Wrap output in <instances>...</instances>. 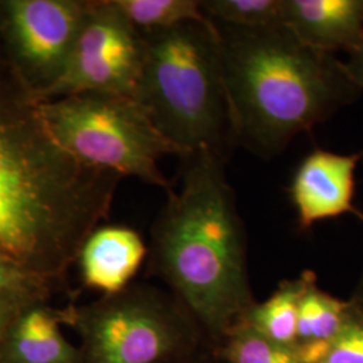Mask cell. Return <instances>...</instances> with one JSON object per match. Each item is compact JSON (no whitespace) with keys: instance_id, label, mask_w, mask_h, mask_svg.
<instances>
[{"instance_id":"1","label":"cell","mask_w":363,"mask_h":363,"mask_svg":"<svg viewBox=\"0 0 363 363\" xmlns=\"http://www.w3.org/2000/svg\"><path fill=\"white\" fill-rule=\"evenodd\" d=\"M120 179L55 140L0 52V256L62 289L82 244L108 218Z\"/></svg>"},{"instance_id":"2","label":"cell","mask_w":363,"mask_h":363,"mask_svg":"<svg viewBox=\"0 0 363 363\" xmlns=\"http://www.w3.org/2000/svg\"><path fill=\"white\" fill-rule=\"evenodd\" d=\"M181 160V187L167 191L151 228L148 273L166 284L214 347L256 303L247 233L226 178L228 160L208 151Z\"/></svg>"},{"instance_id":"3","label":"cell","mask_w":363,"mask_h":363,"mask_svg":"<svg viewBox=\"0 0 363 363\" xmlns=\"http://www.w3.org/2000/svg\"><path fill=\"white\" fill-rule=\"evenodd\" d=\"M214 25L235 147L259 157L279 155L362 93L343 61L308 46L284 25Z\"/></svg>"},{"instance_id":"4","label":"cell","mask_w":363,"mask_h":363,"mask_svg":"<svg viewBox=\"0 0 363 363\" xmlns=\"http://www.w3.org/2000/svg\"><path fill=\"white\" fill-rule=\"evenodd\" d=\"M143 72L135 99L182 156L233 150L220 35L210 19L144 35Z\"/></svg>"},{"instance_id":"5","label":"cell","mask_w":363,"mask_h":363,"mask_svg":"<svg viewBox=\"0 0 363 363\" xmlns=\"http://www.w3.org/2000/svg\"><path fill=\"white\" fill-rule=\"evenodd\" d=\"M82 363H177L210 346L167 289L133 283L124 291L62 308Z\"/></svg>"},{"instance_id":"6","label":"cell","mask_w":363,"mask_h":363,"mask_svg":"<svg viewBox=\"0 0 363 363\" xmlns=\"http://www.w3.org/2000/svg\"><path fill=\"white\" fill-rule=\"evenodd\" d=\"M43 120L55 140L81 163L172 189L160 159L181 157L156 128L142 104L127 96L85 93L40 101Z\"/></svg>"},{"instance_id":"7","label":"cell","mask_w":363,"mask_h":363,"mask_svg":"<svg viewBox=\"0 0 363 363\" xmlns=\"http://www.w3.org/2000/svg\"><path fill=\"white\" fill-rule=\"evenodd\" d=\"M145 39L113 0H86L74 49L64 73L40 101L97 93L136 96L142 77Z\"/></svg>"},{"instance_id":"8","label":"cell","mask_w":363,"mask_h":363,"mask_svg":"<svg viewBox=\"0 0 363 363\" xmlns=\"http://www.w3.org/2000/svg\"><path fill=\"white\" fill-rule=\"evenodd\" d=\"M85 10L86 0H0V52L38 101L64 73Z\"/></svg>"},{"instance_id":"9","label":"cell","mask_w":363,"mask_h":363,"mask_svg":"<svg viewBox=\"0 0 363 363\" xmlns=\"http://www.w3.org/2000/svg\"><path fill=\"white\" fill-rule=\"evenodd\" d=\"M362 152L343 155L316 148L300 162L289 184V198L300 230L345 214L363 218L354 206L355 171Z\"/></svg>"},{"instance_id":"10","label":"cell","mask_w":363,"mask_h":363,"mask_svg":"<svg viewBox=\"0 0 363 363\" xmlns=\"http://www.w3.org/2000/svg\"><path fill=\"white\" fill-rule=\"evenodd\" d=\"M147 259L148 247L138 230L125 225H103L88 235L76 264L82 286L109 296L133 284Z\"/></svg>"},{"instance_id":"11","label":"cell","mask_w":363,"mask_h":363,"mask_svg":"<svg viewBox=\"0 0 363 363\" xmlns=\"http://www.w3.org/2000/svg\"><path fill=\"white\" fill-rule=\"evenodd\" d=\"M284 26L313 49L350 54L363 43V0H284Z\"/></svg>"},{"instance_id":"12","label":"cell","mask_w":363,"mask_h":363,"mask_svg":"<svg viewBox=\"0 0 363 363\" xmlns=\"http://www.w3.org/2000/svg\"><path fill=\"white\" fill-rule=\"evenodd\" d=\"M62 308L34 301L16 315L4 337L0 363H82L78 345L66 337Z\"/></svg>"},{"instance_id":"13","label":"cell","mask_w":363,"mask_h":363,"mask_svg":"<svg viewBox=\"0 0 363 363\" xmlns=\"http://www.w3.org/2000/svg\"><path fill=\"white\" fill-rule=\"evenodd\" d=\"M316 279V273L304 271L295 279L283 280L269 298L255 303L242 323L277 343L295 346L300 301L308 286Z\"/></svg>"},{"instance_id":"14","label":"cell","mask_w":363,"mask_h":363,"mask_svg":"<svg viewBox=\"0 0 363 363\" xmlns=\"http://www.w3.org/2000/svg\"><path fill=\"white\" fill-rule=\"evenodd\" d=\"M349 308V300H340L323 291L318 279L312 281L298 307L296 345L330 346L345 325Z\"/></svg>"},{"instance_id":"15","label":"cell","mask_w":363,"mask_h":363,"mask_svg":"<svg viewBox=\"0 0 363 363\" xmlns=\"http://www.w3.org/2000/svg\"><path fill=\"white\" fill-rule=\"evenodd\" d=\"M117 9L143 35L208 18L199 0H113Z\"/></svg>"},{"instance_id":"16","label":"cell","mask_w":363,"mask_h":363,"mask_svg":"<svg viewBox=\"0 0 363 363\" xmlns=\"http://www.w3.org/2000/svg\"><path fill=\"white\" fill-rule=\"evenodd\" d=\"M213 349L225 363H304L295 346L271 340L245 323L234 327Z\"/></svg>"},{"instance_id":"17","label":"cell","mask_w":363,"mask_h":363,"mask_svg":"<svg viewBox=\"0 0 363 363\" xmlns=\"http://www.w3.org/2000/svg\"><path fill=\"white\" fill-rule=\"evenodd\" d=\"M201 9L211 22L228 26L284 25V0H202Z\"/></svg>"},{"instance_id":"18","label":"cell","mask_w":363,"mask_h":363,"mask_svg":"<svg viewBox=\"0 0 363 363\" xmlns=\"http://www.w3.org/2000/svg\"><path fill=\"white\" fill-rule=\"evenodd\" d=\"M60 288L25 272L0 256V298L18 303L50 301Z\"/></svg>"},{"instance_id":"19","label":"cell","mask_w":363,"mask_h":363,"mask_svg":"<svg viewBox=\"0 0 363 363\" xmlns=\"http://www.w3.org/2000/svg\"><path fill=\"white\" fill-rule=\"evenodd\" d=\"M345 325L328 346L320 363H363V308L352 303Z\"/></svg>"},{"instance_id":"20","label":"cell","mask_w":363,"mask_h":363,"mask_svg":"<svg viewBox=\"0 0 363 363\" xmlns=\"http://www.w3.org/2000/svg\"><path fill=\"white\" fill-rule=\"evenodd\" d=\"M27 304H30V303H18V301L0 298V350H1V346L4 342V337L7 335V331L13 325L16 315Z\"/></svg>"},{"instance_id":"21","label":"cell","mask_w":363,"mask_h":363,"mask_svg":"<svg viewBox=\"0 0 363 363\" xmlns=\"http://www.w3.org/2000/svg\"><path fill=\"white\" fill-rule=\"evenodd\" d=\"M351 79L363 91V43L354 52L349 54V61L345 62Z\"/></svg>"},{"instance_id":"22","label":"cell","mask_w":363,"mask_h":363,"mask_svg":"<svg viewBox=\"0 0 363 363\" xmlns=\"http://www.w3.org/2000/svg\"><path fill=\"white\" fill-rule=\"evenodd\" d=\"M177 363H225L220 359V355L216 352V350L208 346L202 350L196 351L194 354L183 358Z\"/></svg>"},{"instance_id":"23","label":"cell","mask_w":363,"mask_h":363,"mask_svg":"<svg viewBox=\"0 0 363 363\" xmlns=\"http://www.w3.org/2000/svg\"><path fill=\"white\" fill-rule=\"evenodd\" d=\"M361 222L363 223V218L361 220ZM350 300L352 303H355L358 307L363 308V269L362 273H361V277L358 280V284H357L352 295H351Z\"/></svg>"},{"instance_id":"24","label":"cell","mask_w":363,"mask_h":363,"mask_svg":"<svg viewBox=\"0 0 363 363\" xmlns=\"http://www.w3.org/2000/svg\"></svg>"}]
</instances>
